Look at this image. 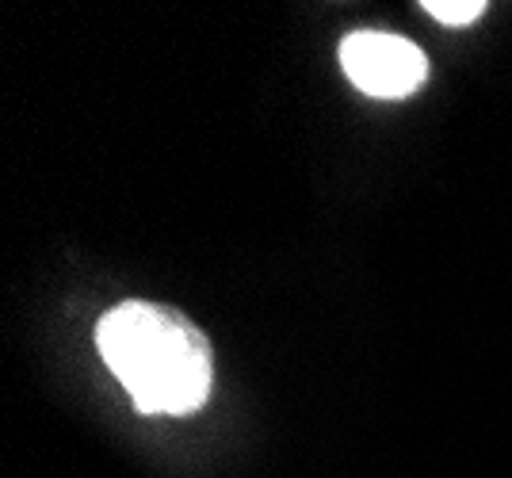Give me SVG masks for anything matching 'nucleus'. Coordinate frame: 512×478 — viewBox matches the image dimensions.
<instances>
[{"label": "nucleus", "mask_w": 512, "mask_h": 478, "mask_svg": "<svg viewBox=\"0 0 512 478\" xmlns=\"http://www.w3.org/2000/svg\"><path fill=\"white\" fill-rule=\"evenodd\" d=\"M96 348L142 413H195L211 398V345L172 306L134 299L107 310Z\"/></svg>", "instance_id": "nucleus-1"}, {"label": "nucleus", "mask_w": 512, "mask_h": 478, "mask_svg": "<svg viewBox=\"0 0 512 478\" xmlns=\"http://www.w3.org/2000/svg\"><path fill=\"white\" fill-rule=\"evenodd\" d=\"M425 12L448 27H467L486 12V0H425Z\"/></svg>", "instance_id": "nucleus-3"}, {"label": "nucleus", "mask_w": 512, "mask_h": 478, "mask_svg": "<svg viewBox=\"0 0 512 478\" xmlns=\"http://www.w3.org/2000/svg\"><path fill=\"white\" fill-rule=\"evenodd\" d=\"M341 66L348 81L375 100H402L428 77L425 50L386 31H352L341 43Z\"/></svg>", "instance_id": "nucleus-2"}]
</instances>
